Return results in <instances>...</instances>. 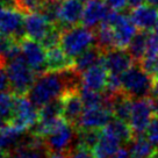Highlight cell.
I'll list each match as a JSON object with an SVG mask.
<instances>
[{
  "label": "cell",
  "instance_id": "1",
  "mask_svg": "<svg viewBox=\"0 0 158 158\" xmlns=\"http://www.w3.org/2000/svg\"><path fill=\"white\" fill-rule=\"evenodd\" d=\"M153 78L139 63H134L121 74V89L135 99L151 97Z\"/></svg>",
  "mask_w": 158,
  "mask_h": 158
},
{
  "label": "cell",
  "instance_id": "2",
  "mask_svg": "<svg viewBox=\"0 0 158 158\" xmlns=\"http://www.w3.org/2000/svg\"><path fill=\"white\" fill-rule=\"evenodd\" d=\"M6 71L10 78V91L16 95H26L28 93L37 77L22 54L7 62Z\"/></svg>",
  "mask_w": 158,
  "mask_h": 158
},
{
  "label": "cell",
  "instance_id": "3",
  "mask_svg": "<svg viewBox=\"0 0 158 158\" xmlns=\"http://www.w3.org/2000/svg\"><path fill=\"white\" fill-rule=\"evenodd\" d=\"M95 44V31L85 26H74L62 33L60 45L70 58L74 59L78 55Z\"/></svg>",
  "mask_w": 158,
  "mask_h": 158
},
{
  "label": "cell",
  "instance_id": "4",
  "mask_svg": "<svg viewBox=\"0 0 158 158\" xmlns=\"http://www.w3.org/2000/svg\"><path fill=\"white\" fill-rule=\"evenodd\" d=\"M102 22H106L114 29L116 48L127 49L130 41L137 33V27L131 21L130 16L116 10H109Z\"/></svg>",
  "mask_w": 158,
  "mask_h": 158
},
{
  "label": "cell",
  "instance_id": "5",
  "mask_svg": "<svg viewBox=\"0 0 158 158\" xmlns=\"http://www.w3.org/2000/svg\"><path fill=\"white\" fill-rule=\"evenodd\" d=\"M40 118L39 109L31 104L28 97L16 95L13 118L10 124L21 133H26L34 127Z\"/></svg>",
  "mask_w": 158,
  "mask_h": 158
},
{
  "label": "cell",
  "instance_id": "6",
  "mask_svg": "<svg viewBox=\"0 0 158 158\" xmlns=\"http://www.w3.org/2000/svg\"><path fill=\"white\" fill-rule=\"evenodd\" d=\"M77 128L65 122L55 133L44 137V144L49 153H66L70 155L76 147Z\"/></svg>",
  "mask_w": 158,
  "mask_h": 158
},
{
  "label": "cell",
  "instance_id": "7",
  "mask_svg": "<svg viewBox=\"0 0 158 158\" xmlns=\"http://www.w3.org/2000/svg\"><path fill=\"white\" fill-rule=\"evenodd\" d=\"M153 99L152 97L135 99L133 102L131 115L129 124L133 129L134 138L145 135L147 128L153 118Z\"/></svg>",
  "mask_w": 158,
  "mask_h": 158
},
{
  "label": "cell",
  "instance_id": "8",
  "mask_svg": "<svg viewBox=\"0 0 158 158\" xmlns=\"http://www.w3.org/2000/svg\"><path fill=\"white\" fill-rule=\"evenodd\" d=\"M23 21V13L16 7L0 6V33L10 35L19 43L27 37Z\"/></svg>",
  "mask_w": 158,
  "mask_h": 158
},
{
  "label": "cell",
  "instance_id": "9",
  "mask_svg": "<svg viewBox=\"0 0 158 158\" xmlns=\"http://www.w3.org/2000/svg\"><path fill=\"white\" fill-rule=\"evenodd\" d=\"M20 47L27 63L37 76L47 72V51L41 42L25 37L20 42Z\"/></svg>",
  "mask_w": 158,
  "mask_h": 158
},
{
  "label": "cell",
  "instance_id": "10",
  "mask_svg": "<svg viewBox=\"0 0 158 158\" xmlns=\"http://www.w3.org/2000/svg\"><path fill=\"white\" fill-rule=\"evenodd\" d=\"M113 118L114 116L112 110L108 107H106V106L89 107V108L84 109L81 116L79 118L78 122L76 124V128L102 129L108 124V122Z\"/></svg>",
  "mask_w": 158,
  "mask_h": 158
},
{
  "label": "cell",
  "instance_id": "11",
  "mask_svg": "<svg viewBox=\"0 0 158 158\" xmlns=\"http://www.w3.org/2000/svg\"><path fill=\"white\" fill-rule=\"evenodd\" d=\"M134 63H136L127 49L114 48L105 52L104 64L110 74L121 76Z\"/></svg>",
  "mask_w": 158,
  "mask_h": 158
},
{
  "label": "cell",
  "instance_id": "12",
  "mask_svg": "<svg viewBox=\"0 0 158 158\" xmlns=\"http://www.w3.org/2000/svg\"><path fill=\"white\" fill-rule=\"evenodd\" d=\"M84 8V1L81 0H63L57 26L62 30L78 26L83 19Z\"/></svg>",
  "mask_w": 158,
  "mask_h": 158
},
{
  "label": "cell",
  "instance_id": "13",
  "mask_svg": "<svg viewBox=\"0 0 158 158\" xmlns=\"http://www.w3.org/2000/svg\"><path fill=\"white\" fill-rule=\"evenodd\" d=\"M60 98L63 101L62 118H64L68 123L76 127V124L85 108L84 102H83L80 93H79V89L66 91Z\"/></svg>",
  "mask_w": 158,
  "mask_h": 158
},
{
  "label": "cell",
  "instance_id": "14",
  "mask_svg": "<svg viewBox=\"0 0 158 158\" xmlns=\"http://www.w3.org/2000/svg\"><path fill=\"white\" fill-rule=\"evenodd\" d=\"M130 19L139 30L151 31L155 29V26L158 20V8L150 5H139L131 8Z\"/></svg>",
  "mask_w": 158,
  "mask_h": 158
},
{
  "label": "cell",
  "instance_id": "15",
  "mask_svg": "<svg viewBox=\"0 0 158 158\" xmlns=\"http://www.w3.org/2000/svg\"><path fill=\"white\" fill-rule=\"evenodd\" d=\"M23 26L27 37L41 42L52 25L40 12H33L25 15Z\"/></svg>",
  "mask_w": 158,
  "mask_h": 158
},
{
  "label": "cell",
  "instance_id": "16",
  "mask_svg": "<svg viewBox=\"0 0 158 158\" xmlns=\"http://www.w3.org/2000/svg\"><path fill=\"white\" fill-rule=\"evenodd\" d=\"M108 6L102 0H89L83 13L81 23L83 26L95 29L108 14Z\"/></svg>",
  "mask_w": 158,
  "mask_h": 158
},
{
  "label": "cell",
  "instance_id": "17",
  "mask_svg": "<svg viewBox=\"0 0 158 158\" xmlns=\"http://www.w3.org/2000/svg\"><path fill=\"white\" fill-rule=\"evenodd\" d=\"M107 78L108 71L104 63H100L81 73V87L104 92L107 85Z\"/></svg>",
  "mask_w": 158,
  "mask_h": 158
},
{
  "label": "cell",
  "instance_id": "18",
  "mask_svg": "<svg viewBox=\"0 0 158 158\" xmlns=\"http://www.w3.org/2000/svg\"><path fill=\"white\" fill-rule=\"evenodd\" d=\"M105 52L99 48L97 44L92 45L91 48L85 50L84 52L78 55L73 59V68L79 73H83L87 69L92 68L94 65L104 63Z\"/></svg>",
  "mask_w": 158,
  "mask_h": 158
},
{
  "label": "cell",
  "instance_id": "19",
  "mask_svg": "<svg viewBox=\"0 0 158 158\" xmlns=\"http://www.w3.org/2000/svg\"><path fill=\"white\" fill-rule=\"evenodd\" d=\"M121 142L113 135L101 130V136L99 138L98 143L92 150L93 157L95 158H112L121 149Z\"/></svg>",
  "mask_w": 158,
  "mask_h": 158
},
{
  "label": "cell",
  "instance_id": "20",
  "mask_svg": "<svg viewBox=\"0 0 158 158\" xmlns=\"http://www.w3.org/2000/svg\"><path fill=\"white\" fill-rule=\"evenodd\" d=\"M47 71H64L73 68V59L70 58L62 48L55 47L47 50Z\"/></svg>",
  "mask_w": 158,
  "mask_h": 158
},
{
  "label": "cell",
  "instance_id": "21",
  "mask_svg": "<svg viewBox=\"0 0 158 158\" xmlns=\"http://www.w3.org/2000/svg\"><path fill=\"white\" fill-rule=\"evenodd\" d=\"M102 129L110 135H113L114 137L118 138L122 145H127L134 139L133 129L130 127L129 122L121 120V118H113L108 122V124Z\"/></svg>",
  "mask_w": 158,
  "mask_h": 158
},
{
  "label": "cell",
  "instance_id": "22",
  "mask_svg": "<svg viewBox=\"0 0 158 158\" xmlns=\"http://www.w3.org/2000/svg\"><path fill=\"white\" fill-rule=\"evenodd\" d=\"M130 158H153L156 153V145H153L148 138L139 136L135 137L129 143Z\"/></svg>",
  "mask_w": 158,
  "mask_h": 158
},
{
  "label": "cell",
  "instance_id": "23",
  "mask_svg": "<svg viewBox=\"0 0 158 158\" xmlns=\"http://www.w3.org/2000/svg\"><path fill=\"white\" fill-rule=\"evenodd\" d=\"M149 35H150V31L138 29L133 40L130 41L129 45L127 47V50L129 51V54L131 55V57L136 63H139L147 52Z\"/></svg>",
  "mask_w": 158,
  "mask_h": 158
},
{
  "label": "cell",
  "instance_id": "24",
  "mask_svg": "<svg viewBox=\"0 0 158 158\" xmlns=\"http://www.w3.org/2000/svg\"><path fill=\"white\" fill-rule=\"evenodd\" d=\"M95 31V44L104 52L116 48L115 45V34L114 29L106 22H101L94 29Z\"/></svg>",
  "mask_w": 158,
  "mask_h": 158
},
{
  "label": "cell",
  "instance_id": "25",
  "mask_svg": "<svg viewBox=\"0 0 158 158\" xmlns=\"http://www.w3.org/2000/svg\"><path fill=\"white\" fill-rule=\"evenodd\" d=\"M22 134L10 124L0 130V149L6 151H12L20 145L22 139Z\"/></svg>",
  "mask_w": 158,
  "mask_h": 158
},
{
  "label": "cell",
  "instance_id": "26",
  "mask_svg": "<svg viewBox=\"0 0 158 158\" xmlns=\"http://www.w3.org/2000/svg\"><path fill=\"white\" fill-rule=\"evenodd\" d=\"M102 129L85 128L77 129V138H76V147L87 149L92 151L98 143L99 138L101 136Z\"/></svg>",
  "mask_w": 158,
  "mask_h": 158
},
{
  "label": "cell",
  "instance_id": "27",
  "mask_svg": "<svg viewBox=\"0 0 158 158\" xmlns=\"http://www.w3.org/2000/svg\"><path fill=\"white\" fill-rule=\"evenodd\" d=\"M79 93L81 97V100L84 102L85 108L89 107H99V106H106V97L104 92L93 91V89L80 87ZM107 107V106H106Z\"/></svg>",
  "mask_w": 158,
  "mask_h": 158
},
{
  "label": "cell",
  "instance_id": "28",
  "mask_svg": "<svg viewBox=\"0 0 158 158\" xmlns=\"http://www.w3.org/2000/svg\"><path fill=\"white\" fill-rule=\"evenodd\" d=\"M8 158H49V151L47 148L18 147L10 151Z\"/></svg>",
  "mask_w": 158,
  "mask_h": 158
},
{
  "label": "cell",
  "instance_id": "29",
  "mask_svg": "<svg viewBox=\"0 0 158 158\" xmlns=\"http://www.w3.org/2000/svg\"><path fill=\"white\" fill-rule=\"evenodd\" d=\"M15 97L16 94H14L12 91L0 92V114L8 121V123L14 114Z\"/></svg>",
  "mask_w": 158,
  "mask_h": 158
},
{
  "label": "cell",
  "instance_id": "30",
  "mask_svg": "<svg viewBox=\"0 0 158 158\" xmlns=\"http://www.w3.org/2000/svg\"><path fill=\"white\" fill-rule=\"evenodd\" d=\"M63 112V101L62 98H57L44 105L39 109L40 118H62ZM39 118V120H40Z\"/></svg>",
  "mask_w": 158,
  "mask_h": 158
},
{
  "label": "cell",
  "instance_id": "31",
  "mask_svg": "<svg viewBox=\"0 0 158 158\" xmlns=\"http://www.w3.org/2000/svg\"><path fill=\"white\" fill-rule=\"evenodd\" d=\"M62 33L63 30L59 28L57 25H52L50 27L49 31L45 34L43 40L41 41V44L45 48V50L58 47L60 44V40H62Z\"/></svg>",
  "mask_w": 158,
  "mask_h": 158
},
{
  "label": "cell",
  "instance_id": "32",
  "mask_svg": "<svg viewBox=\"0 0 158 158\" xmlns=\"http://www.w3.org/2000/svg\"><path fill=\"white\" fill-rule=\"evenodd\" d=\"M145 136L153 145H158V116H153L151 122L149 123Z\"/></svg>",
  "mask_w": 158,
  "mask_h": 158
},
{
  "label": "cell",
  "instance_id": "33",
  "mask_svg": "<svg viewBox=\"0 0 158 158\" xmlns=\"http://www.w3.org/2000/svg\"><path fill=\"white\" fill-rule=\"evenodd\" d=\"M93 153L87 149L79 148V147H74V149L70 152L68 158H92Z\"/></svg>",
  "mask_w": 158,
  "mask_h": 158
},
{
  "label": "cell",
  "instance_id": "34",
  "mask_svg": "<svg viewBox=\"0 0 158 158\" xmlns=\"http://www.w3.org/2000/svg\"><path fill=\"white\" fill-rule=\"evenodd\" d=\"M106 4L110 10L122 12L128 7V0H106Z\"/></svg>",
  "mask_w": 158,
  "mask_h": 158
},
{
  "label": "cell",
  "instance_id": "35",
  "mask_svg": "<svg viewBox=\"0 0 158 158\" xmlns=\"http://www.w3.org/2000/svg\"><path fill=\"white\" fill-rule=\"evenodd\" d=\"M4 91H10V83L7 71L2 68L0 69V92Z\"/></svg>",
  "mask_w": 158,
  "mask_h": 158
},
{
  "label": "cell",
  "instance_id": "36",
  "mask_svg": "<svg viewBox=\"0 0 158 158\" xmlns=\"http://www.w3.org/2000/svg\"><path fill=\"white\" fill-rule=\"evenodd\" d=\"M112 158H130V155H129V151L127 149L121 148Z\"/></svg>",
  "mask_w": 158,
  "mask_h": 158
},
{
  "label": "cell",
  "instance_id": "37",
  "mask_svg": "<svg viewBox=\"0 0 158 158\" xmlns=\"http://www.w3.org/2000/svg\"><path fill=\"white\" fill-rule=\"evenodd\" d=\"M145 0H128V5L130 8H135L139 5H143V2Z\"/></svg>",
  "mask_w": 158,
  "mask_h": 158
},
{
  "label": "cell",
  "instance_id": "38",
  "mask_svg": "<svg viewBox=\"0 0 158 158\" xmlns=\"http://www.w3.org/2000/svg\"><path fill=\"white\" fill-rule=\"evenodd\" d=\"M152 98L158 97V78H156L153 80V87H152V93H151Z\"/></svg>",
  "mask_w": 158,
  "mask_h": 158
},
{
  "label": "cell",
  "instance_id": "39",
  "mask_svg": "<svg viewBox=\"0 0 158 158\" xmlns=\"http://www.w3.org/2000/svg\"><path fill=\"white\" fill-rule=\"evenodd\" d=\"M0 6L15 7V0H0Z\"/></svg>",
  "mask_w": 158,
  "mask_h": 158
},
{
  "label": "cell",
  "instance_id": "40",
  "mask_svg": "<svg viewBox=\"0 0 158 158\" xmlns=\"http://www.w3.org/2000/svg\"><path fill=\"white\" fill-rule=\"evenodd\" d=\"M8 124H10V123H8V121L4 118L1 114H0V130H1L2 128H5L6 126H8Z\"/></svg>",
  "mask_w": 158,
  "mask_h": 158
},
{
  "label": "cell",
  "instance_id": "41",
  "mask_svg": "<svg viewBox=\"0 0 158 158\" xmlns=\"http://www.w3.org/2000/svg\"><path fill=\"white\" fill-rule=\"evenodd\" d=\"M152 99H153V109H155V114L158 116V97L152 98Z\"/></svg>",
  "mask_w": 158,
  "mask_h": 158
},
{
  "label": "cell",
  "instance_id": "42",
  "mask_svg": "<svg viewBox=\"0 0 158 158\" xmlns=\"http://www.w3.org/2000/svg\"><path fill=\"white\" fill-rule=\"evenodd\" d=\"M148 1V4H150V5L155 6L156 8H158V0H147Z\"/></svg>",
  "mask_w": 158,
  "mask_h": 158
},
{
  "label": "cell",
  "instance_id": "43",
  "mask_svg": "<svg viewBox=\"0 0 158 158\" xmlns=\"http://www.w3.org/2000/svg\"><path fill=\"white\" fill-rule=\"evenodd\" d=\"M5 65H6V62L2 58H1V57H0V69H2Z\"/></svg>",
  "mask_w": 158,
  "mask_h": 158
},
{
  "label": "cell",
  "instance_id": "44",
  "mask_svg": "<svg viewBox=\"0 0 158 158\" xmlns=\"http://www.w3.org/2000/svg\"><path fill=\"white\" fill-rule=\"evenodd\" d=\"M155 33H157V34H158V20H157V23H156V26H155Z\"/></svg>",
  "mask_w": 158,
  "mask_h": 158
},
{
  "label": "cell",
  "instance_id": "45",
  "mask_svg": "<svg viewBox=\"0 0 158 158\" xmlns=\"http://www.w3.org/2000/svg\"><path fill=\"white\" fill-rule=\"evenodd\" d=\"M153 158H158V148L156 149V153H155V156H153Z\"/></svg>",
  "mask_w": 158,
  "mask_h": 158
}]
</instances>
